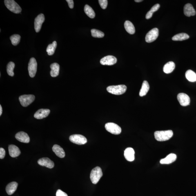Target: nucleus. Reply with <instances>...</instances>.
Listing matches in <instances>:
<instances>
[{
  "label": "nucleus",
  "instance_id": "f257e3e1",
  "mask_svg": "<svg viewBox=\"0 0 196 196\" xmlns=\"http://www.w3.org/2000/svg\"><path fill=\"white\" fill-rule=\"evenodd\" d=\"M173 132L172 130L157 131L154 132L155 139L158 141H168L173 136Z\"/></svg>",
  "mask_w": 196,
  "mask_h": 196
},
{
  "label": "nucleus",
  "instance_id": "f03ea898",
  "mask_svg": "<svg viewBox=\"0 0 196 196\" xmlns=\"http://www.w3.org/2000/svg\"><path fill=\"white\" fill-rule=\"evenodd\" d=\"M106 90L109 93L119 95L124 93L126 92L127 87L124 85H112L107 87Z\"/></svg>",
  "mask_w": 196,
  "mask_h": 196
},
{
  "label": "nucleus",
  "instance_id": "7ed1b4c3",
  "mask_svg": "<svg viewBox=\"0 0 196 196\" xmlns=\"http://www.w3.org/2000/svg\"><path fill=\"white\" fill-rule=\"evenodd\" d=\"M103 175L102 171L99 167H96L92 170L90 174V179L92 183L96 184L99 182Z\"/></svg>",
  "mask_w": 196,
  "mask_h": 196
},
{
  "label": "nucleus",
  "instance_id": "20e7f679",
  "mask_svg": "<svg viewBox=\"0 0 196 196\" xmlns=\"http://www.w3.org/2000/svg\"><path fill=\"white\" fill-rule=\"evenodd\" d=\"M4 3L5 6L11 11L15 14H19L21 12V7L14 0H5Z\"/></svg>",
  "mask_w": 196,
  "mask_h": 196
},
{
  "label": "nucleus",
  "instance_id": "39448f33",
  "mask_svg": "<svg viewBox=\"0 0 196 196\" xmlns=\"http://www.w3.org/2000/svg\"><path fill=\"white\" fill-rule=\"evenodd\" d=\"M105 128L107 131L115 135H118L121 132V127L115 123H107L105 125Z\"/></svg>",
  "mask_w": 196,
  "mask_h": 196
},
{
  "label": "nucleus",
  "instance_id": "423d86ee",
  "mask_svg": "<svg viewBox=\"0 0 196 196\" xmlns=\"http://www.w3.org/2000/svg\"><path fill=\"white\" fill-rule=\"evenodd\" d=\"M35 99V96L32 94L23 95L20 96L19 100L23 107H27Z\"/></svg>",
  "mask_w": 196,
  "mask_h": 196
},
{
  "label": "nucleus",
  "instance_id": "0eeeda50",
  "mask_svg": "<svg viewBox=\"0 0 196 196\" xmlns=\"http://www.w3.org/2000/svg\"><path fill=\"white\" fill-rule=\"evenodd\" d=\"M69 139L72 142L79 145H84L87 142L86 138L80 134H74L70 136Z\"/></svg>",
  "mask_w": 196,
  "mask_h": 196
},
{
  "label": "nucleus",
  "instance_id": "6e6552de",
  "mask_svg": "<svg viewBox=\"0 0 196 196\" xmlns=\"http://www.w3.org/2000/svg\"><path fill=\"white\" fill-rule=\"evenodd\" d=\"M158 35V29L157 28H154L147 34L145 37V41L147 43H152L157 39Z\"/></svg>",
  "mask_w": 196,
  "mask_h": 196
},
{
  "label": "nucleus",
  "instance_id": "1a4fd4ad",
  "mask_svg": "<svg viewBox=\"0 0 196 196\" xmlns=\"http://www.w3.org/2000/svg\"><path fill=\"white\" fill-rule=\"evenodd\" d=\"M37 63L34 57L31 58L28 63V70L29 75L31 77H34L37 71Z\"/></svg>",
  "mask_w": 196,
  "mask_h": 196
},
{
  "label": "nucleus",
  "instance_id": "9d476101",
  "mask_svg": "<svg viewBox=\"0 0 196 196\" xmlns=\"http://www.w3.org/2000/svg\"><path fill=\"white\" fill-rule=\"evenodd\" d=\"M44 21V16L43 14L39 15L35 18L34 21V27L36 32H39L41 30L42 25Z\"/></svg>",
  "mask_w": 196,
  "mask_h": 196
},
{
  "label": "nucleus",
  "instance_id": "9b49d317",
  "mask_svg": "<svg viewBox=\"0 0 196 196\" xmlns=\"http://www.w3.org/2000/svg\"><path fill=\"white\" fill-rule=\"evenodd\" d=\"M177 99L181 106H186L190 105V98L186 94L180 93L178 94Z\"/></svg>",
  "mask_w": 196,
  "mask_h": 196
},
{
  "label": "nucleus",
  "instance_id": "f8f14e48",
  "mask_svg": "<svg viewBox=\"0 0 196 196\" xmlns=\"http://www.w3.org/2000/svg\"><path fill=\"white\" fill-rule=\"evenodd\" d=\"M117 61V59L114 56L109 55L101 59L100 63L103 65H112L115 64Z\"/></svg>",
  "mask_w": 196,
  "mask_h": 196
},
{
  "label": "nucleus",
  "instance_id": "ddd939ff",
  "mask_svg": "<svg viewBox=\"0 0 196 196\" xmlns=\"http://www.w3.org/2000/svg\"><path fill=\"white\" fill-rule=\"evenodd\" d=\"M38 164L41 166H45L49 168H52L54 167V163L48 158H43L39 159Z\"/></svg>",
  "mask_w": 196,
  "mask_h": 196
},
{
  "label": "nucleus",
  "instance_id": "4468645a",
  "mask_svg": "<svg viewBox=\"0 0 196 196\" xmlns=\"http://www.w3.org/2000/svg\"><path fill=\"white\" fill-rule=\"evenodd\" d=\"M15 138L21 142L28 143L30 142V138L28 134L23 132H18L15 135Z\"/></svg>",
  "mask_w": 196,
  "mask_h": 196
},
{
  "label": "nucleus",
  "instance_id": "2eb2a0df",
  "mask_svg": "<svg viewBox=\"0 0 196 196\" xmlns=\"http://www.w3.org/2000/svg\"><path fill=\"white\" fill-rule=\"evenodd\" d=\"M50 112V110L48 109H40L35 113L34 117L37 119H43L47 117Z\"/></svg>",
  "mask_w": 196,
  "mask_h": 196
},
{
  "label": "nucleus",
  "instance_id": "dca6fc26",
  "mask_svg": "<svg viewBox=\"0 0 196 196\" xmlns=\"http://www.w3.org/2000/svg\"><path fill=\"white\" fill-rule=\"evenodd\" d=\"M8 152L10 156L12 158L17 157L21 153L19 149L17 146L14 145H9Z\"/></svg>",
  "mask_w": 196,
  "mask_h": 196
},
{
  "label": "nucleus",
  "instance_id": "f3484780",
  "mask_svg": "<svg viewBox=\"0 0 196 196\" xmlns=\"http://www.w3.org/2000/svg\"><path fill=\"white\" fill-rule=\"evenodd\" d=\"M134 154H135V152L133 149L131 148H128L125 150L124 155L125 159L127 161L132 162L135 159Z\"/></svg>",
  "mask_w": 196,
  "mask_h": 196
},
{
  "label": "nucleus",
  "instance_id": "a211bd4d",
  "mask_svg": "<svg viewBox=\"0 0 196 196\" xmlns=\"http://www.w3.org/2000/svg\"><path fill=\"white\" fill-rule=\"evenodd\" d=\"M177 156L175 154L171 153L167 156L166 158L161 159L160 162L162 164H170L177 159Z\"/></svg>",
  "mask_w": 196,
  "mask_h": 196
},
{
  "label": "nucleus",
  "instance_id": "6ab92c4d",
  "mask_svg": "<svg viewBox=\"0 0 196 196\" xmlns=\"http://www.w3.org/2000/svg\"><path fill=\"white\" fill-rule=\"evenodd\" d=\"M184 13L185 15L188 17L195 15L196 12L193 6L190 3L187 4L184 7Z\"/></svg>",
  "mask_w": 196,
  "mask_h": 196
},
{
  "label": "nucleus",
  "instance_id": "aec40b11",
  "mask_svg": "<svg viewBox=\"0 0 196 196\" xmlns=\"http://www.w3.org/2000/svg\"><path fill=\"white\" fill-rule=\"evenodd\" d=\"M52 150L57 157L63 158L65 156V152L63 149L59 145H54L52 147Z\"/></svg>",
  "mask_w": 196,
  "mask_h": 196
},
{
  "label": "nucleus",
  "instance_id": "412c9836",
  "mask_svg": "<svg viewBox=\"0 0 196 196\" xmlns=\"http://www.w3.org/2000/svg\"><path fill=\"white\" fill-rule=\"evenodd\" d=\"M18 184L15 181L9 183L6 187V191L9 195H11L17 189Z\"/></svg>",
  "mask_w": 196,
  "mask_h": 196
},
{
  "label": "nucleus",
  "instance_id": "4be33fe9",
  "mask_svg": "<svg viewBox=\"0 0 196 196\" xmlns=\"http://www.w3.org/2000/svg\"><path fill=\"white\" fill-rule=\"evenodd\" d=\"M51 69L50 72L51 76L52 77H56L59 75L60 70V65L57 63H54L50 65Z\"/></svg>",
  "mask_w": 196,
  "mask_h": 196
},
{
  "label": "nucleus",
  "instance_id": "5701e85b",
  "mask_svg": "<svg viewBox=\"0 0 196 196\" xmlns=\"http://www.w3.org/2000/svg\"><path fill=\"white\" fill-rule=\"evenodd\" d=\"M175 68V63L173 62L170 61L165 65L163 67V70L165 73L169 74L173 71Z\"/></svg>",
  "mask_w": 196,
  "mask_h": 196
},
{
  "label": "nucleus",
  "instance_id": "b1692460",
  "mask_svg": "<svg viewBox=\"0 0 196 196\" xmlns=\"http://www.w3.org/2000/svg\"><path fill=\"white\" fill-rule=\"evenodd\" d=\"M149 85L148 82L145 80L143 81L141 88L140 90L139 95L141 97H143L146 95L149 90Z\"/></svg>",
  "mask_w": 196,
  "mask_h": 196
},
{
  "label": "nucleus",
  "instance_id": "393cba45",
  "mask_svg": "<svg viewBox=\"0 0 196 196\" xmlns=\"http://www.w3.org/2000/svg\"><path fill=\"white\" fill-rule=\"evenodd\" d=\"M125 30L130 34H134L135 32V27L132 23L129 21H126L124 23Z\"/></svg>",
  "mask_w": 196,
  "mask_h": 196
},
{
  "label": "nucleus",
  "instance_id": "a878e982",
  "mask_svg": "<svg viewBox=\"0 0 196 196\" xmlns=\"http://www.w3.org/2000/svg\"><path fill=\"white\" fill-rule=\"evenodd\" d=\"M186 79L189 81L194 82L196 81V74L191 70H187L185 74Z\"/></svg>",
  "mask_w": 196,
  "mask_h": 196
},
{
  "label": "nucleus",
  "instance_id": "bb28decb",
  "mask_svg": "<svg viewBox=\"0 0 196 196\" xmlns=\"http://www.w3.org/2000/svg\"><path fill=\"white\" fill-rule=\"evenodd\" d=\"M189 38V36L188 34L182 33L176 34L173 36L172 39L174 41H183L188 39Z\"/></svg>",
  "mask_w": 196,
  "mask_h": 196
},
{
  "label": "nucleus",
  "instance_id": "cd10ccee",
  "mask_svg": "<svg viewBox=\"0 0 196 196\" xmlns=\"http://www.w3.org/2000/svg\"><path fill=\"white\" fill-rule=\"evenodd\" d=\"M84 11L87 15L92 19L95 17V13L93 9L88 5H85L84 7Z\"/></svg>",
  "mask_w": 196,
  "mask_h": 196
},
{
  "label": "nucleus",
  "instance_id": "c85d7f7f",
  "mask_svg": "<svg viewBox=\"0 0 196 196\" xmlns=\"http://www.w3.org/2000/svg\"><path fill=\"white\" fill-rule=\"evenodd\" d=\"M57 46V43L56 41H54L52 44L48 45L46 51L49 55H52L54 54Z\"/></svg>",
  "mask_w": 196,
  "mask_h": 196
},
{
  "label": "nucleus",
  "instance_id": "c756f323",
  "mask_svg": "<svg viewBox=\"0 0 196 196\" xmlns=\"http://www.w3.org/2000/svg\"><path fill=\"white\" fill-rule=\"evenodd\" d=\"M160 5L159 4H157L155 5H154L152 7L151 10L149 11L146 15V18L147 19H149L152 17V14L154 12L157 11L158 10L160 7Z\"/></svg>",
  "mask_w": 196,
  "mask_h": 196
},
{
  "label": "nucleus",
  "instance_id": "7c9ffc66",
  "mask_svg": "<svg viewBox=\"0 0 196 196\" xmlns=\"http://www.w3.org/2000/svg\"><path fill=\"white\" fill-rule=\"evenodd\" d=\"M15 67V64L12 62H9L7 66V72L9 76H14V70Z\"/></svg>",
  "mask_w": 196,
  "mask_h": 196
},
{
  "label": "nucleus",
  "instance_id": "2f4dec72",
  "mask_svg": "<svg viewBox=\"0 0 196 196\" xmlns=\"http://www.w3.org/2000/svg\"><path fill=\"white\" fill-rule=\"evenodd\" d=\"M21 38V36L18 34H13L10 37L12 44L14 46H16L19 43Z\"/></svg>",
  "mask_w": 196,
  "mask_h": 196
},
{
  "label": "nucleus",
  "instance_id": "473e14b6",
  "mask_svg": "<svg viewBox=\"0 0 196 196\" xmlns=\"http://www.w3.org/2000/svg\"><path fill=\"white\" fill-rule=\"evenodd\" d=\"M92 36L93 37L96 38H102L104 37V34L101 31L93 29L91 30Z\"/></svg>",
  "mask_w": 196,
  "mask_h": 196
},
{
  "label": "nucleus",
  "instance_id": "72a5a7b5",
  "mask_svg": "<svg viewBox=\"0 0 196 196\" xmlns=\"http://www.w3.org/2000/svg\"><path fill=\"white\" fill-rule=\"evenodd\" d=\"M99 4L102 8L105 9L108 5V1L107 0H99Z\"/></svg>",
  "mask_w": 196,
  "mask_h": 196
},
{
  "label": "nucleus",
  "instance_id": "f704fd0d",
  "mask_svg": "<svg viewBox=\"0 0 196 196\" xmlns=\"http://www.w3.org/2000/svg\"><path fill=\"white\" fill-rule=\"evenodd\" d=\"M56 196H68L67 194L60 190H58L56 192Z\"/></svg>",
  "mask_w": 196,
  "mask_h": 196
},
{
  "label": "nucleus",
  "instance_id": "c9c22d12",
  "mask_svg": "<svg viewBox=\"0 0 196 196\" xmlns=\"http://www.w3.org/2000/svg\"><path fill=\"white\" fill-rule=\"evenodd\" d=\"M5 154V150L3 148H0V158L2 159L4 158Z\"/></svg>",
  "mask_w": 196,
  "mask_h": 196
},
{
  "label": "nucleus",
  "instance_id": "e433bc0d",
  "mask_svg": "<svg viewBox=\"0 0 196 196\" xmlns=\"http://www.w3.org/2000/svg\"><path fill=\"white\" fill-rule=\"evenodd\" d=\"M67 2L68 3L69 7L71 9L74 8V2L73 0H66Z\"/></svg>",
  "mask_w": 196,
  "mask_h": 196
},
{
  "label": "nucleus",
  "instance_id": "4c0bfd02",
  "mask_svg": "<svg viewBox=\"0 0 196 196\" xmlns=\"http://www.w3.org/2000/svg\"><path fill=\"white\" fill-rule=\"evenodd\" d=\"M2 113V108L1 105H0V116H1Z\"/></svg>",
  "mask_w": 196,
  "mask_h": 196
},
{
  "label": "nucleus",
  "instance_id": "58836bf2",
  "mask_svg": "<svg viewBox=\"0 0 196 196\" xmlns=\"http://www.w3.org/2000/svg\"><path fill=\"white\" fill-rule=\"evenodd\" d=\"M135 2H140L143 1L142 0H135Z\"/></svg>",
  "mask_w": 196,
  "mask_h": 196
}]
</instances>
